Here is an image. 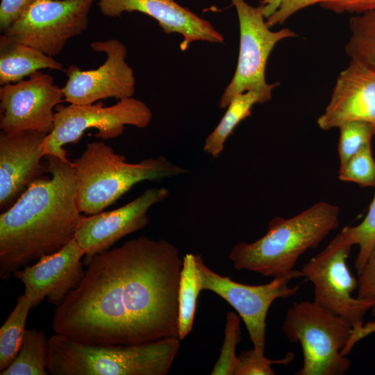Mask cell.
<instances>
[{"mask_svg":"<svg viewBox=\"0 0 375 375\" xmlns=\"http://www.w3.org/2000/svg\"><path fill=\"white\" fill-rule=\"evenodd\" d=\"M358 276L357 298L372 302L375 316V243Z\"/></svg>","mask_w":375,"mask_h":375,"instance_id":"31","label":"cell"},{"mask_svg":"<svg viewBox=\"0 0 375 375\" xmlns=\"http://www.w3.org/2000/svg\"><path fill=\"white\" fill-rule=\"evenodd\" d=\"M373 333H375V322L363 325L357 333L351 335L347 345L342 351V354L347 356L357 342Z\"/></svg>","mask_w":375,"mask_h":375,"instance_id":"34","label":"cell"},{"mask_svg":"<svg viewBox=\"0 0 375 375\" xmlns=\"http://www.w3.org/2000/svg\"><path fill=\"white\" fill-rule=\"evenodd\" d=\"M201 291L195 255L187 253L183 257L178 292L180 340H183L192 328L197 298Z\"/></svg>","mask_w":375,"mask_h":375,"instance_id":"22","label":"cell"},{"mask_svg":"<svg viewBox=\"0 0 375 375\" xmlns=\"http://www.w3.org/2000/svg\"><path fill=\"white\" fill-rule=\"evenodd\" d=\"M72 166L76 203L79 211L88 215L102 212L137 183L160 181L189 172L163 156L128 162L103 140L88 143Z\"/></svg>","mask_w":375,"mask_h":375,"instance_id":"5","label":"cell"},{"mask_svg":"<svg viewBox=\"0 0 375 375\" xmlns=\"http://www.w3.org/2000/svg\"><path fill=\"white\" fill-rule=\"evenodd\" d=\"M92 50L106 55L105 62L97 69L83 70L70 65L65 72L67 80L62 88L64 101L72 104H92L101 99L119 100L132 97L135 78L126 61V46L116 39L94 41Z\"/></svg>","mask_w":375,"mask_h":375,"instance_id":"12","label":"cell"},{"mask_svg":"<svg viewBox=\"0 0 375 375\" xmlns=\"http://www.w3.org/2000/svg\"><path fill=\"white\" fill-rule=\"evenodd\" d=\"M340 224V209L320 201L290 218L275 217L258 240L233 246L228 258L238 270L268 277L284 276L294 269L299 258L317 247Z\"/></svg>","mask_w":375,"mask_h":375,"instance_id":"3","label":"cell"},{"mask_svg":"<svg viewBox=\"0 0 375 375\" xmlns=\"http://www.w3.org/2000/svg\"><path fill=\"white\" fill-rule=\"evenodd\" d=\"M201 290H210L228 302L238 313L247 329L253 349L265 355L266 318L272 303L277 299L294 296L300 286H289L291 280L303 277L301 270L274 277L263 285H252L233 281L209 268L200 255H195Z\"/></svg>","mask_w":375,"mask_h":375,"instance_id":"10","label":"cell"},{"mask_svg":"<svg viewBox=\"0 0 375 375\" xmlns=\"http://www.w3.org/2000/svg\"><path fill=\"white\" fill-rule=\"evenodd\" d=\"M351 121L375 126V71L353 60L338 76L318 126L328 131Z\"/></svg>","mask_w":375,"mask_h":375,"instance_id":"17","label":"cell"},{"mask_svg":"<svg viewBox=\"0 0 375 375\" xmlns=\"http://www.w3.org/2000/svg\"><path fill=\"white\" fill-rule=\"evenodd\" d=\"M151 119L149 106L133 97L120 99L110 106H104L101 102L58 105L53 127L44 139L42 151L45 156H53L69 161L64 146L76 143L86 130L95 128L98 131L95 136L103 140L113 139L123 133L126 125L143 128Z\"/></svg>","mask_w":375,"mask_h":375,"instance_id":"7","label":"cell"},{"mask_svg":"<svg viewBox=\"0 0 375 375\" xmlns=\"http://www.w3.org/2000/svg\"><path fill=\"white\" fill-rule=\"evenodd\" d=\"M64 70L62 63L39 50L10 38L0 35V84L19 82L35 72Z\"/></svg>","mask_w":375,"mask_h":375,"instance_id":"19","label":"cell"},{"mask_svg":"<svg viewBox=\"0 0 375 375\" xmlns=\"http://www.w3.org/2000/svg\"><path fill=\"white\" fill-rule=\"evenodd\" d=\"M94 0H37L3 33L54 57L88 29Z\"/></svg>","mask_w":375,"mask_h":375,"instance_id":"11","label":"cell"},{"mask_svg":"<svg viewBox=\"0 0 375 375\" xmlns=\"http://www.w3.org/2000/svg\"><path fill=\"white\" fill-rule=\"evenodd\" d=\"M84 256L74 238L58 251L15 271L12 276L23 283L24 293L31 300L33 308L44 299L56 307L83 279Z\"/></svg>","mask_w":375,"mask_h":375,"instance_id":"16","label":"cell"},{"mask_svg":"<svg viewBox=\"0 0 375 375\" xmlns=\"http://www.w3.org/2000/svg\"><path fill=\"white\" fill-rule=\"evenodd\" d=\"M37 0H1L0 3V30L5 31Z\"/></svg>","mask_w":375,"mask_h":375,"instance_id":"33","label":"cell"},{"mask_svg":"<svg viewBox=\"0 0 375 375\" xmlns=\"http://www.w3.org/2000/svg\"><path fill=\"white\" fill-rule=\"evenodd\" d=\"M182 265L174 245L145 236L97 254L78 285L55 308L52 330L92 345L178 338Z\"/></svg>","mask_w":375,"mask_h":375,"instance_id":"1","label":"cell"},{"mask_svg":"<svg viewBox=\"0 0 375 375\" xmlns=\"http://www.w3.org/2000/svg\"><path fill=\"white\" fill-rule=\"evenodd\" d=\"M324 9L340 14L344 12L360 14L375 10V0H319Z\"/></svg>","mask_w":375,"mask_h":375,"instance_id":"32","label":"cell"},{"mask_svg":"<svg viewBox=\"0 0 375 375\" xmlns=\"http://www.w3.org/2000/svg\"><path fill=\"white\" fill-rule=\"evenodd\" d=\"M319 0H264L265 16L269 28L283 24L291 15L309 6L318 3Z\"/></svg>","mask_w":375,"mask_h":375,"instance_id":"30","label":"cell"},{"mask_svg":"<svg viewBox=\"0 0 375 375\" xmlns=\"http://www.w3.org/2000/svg\"><path fill=\"white\" fill-rule=\"evenodd\" d=\"M351 36L345 51L356 60L375 71V10L355 15L349 20Z\"/></svg>","mask_w":375,"mask_h":375,"instance_id":"24","label":"cell"},{"mask_svg":"<svg viewBox=\"0 0 375 375\" xmlns=\"http://www.w3.org/2000/svg\"><path fill=\"white\" fill-rule=\"evenodd\" d=\"M351 247L340 231L301 271L303 277L313 284V301L348 320L353 326L352 335L363 326V317L373 303L351 296L358 287V279L347 265Z\"/></svg>","mask_w":375,"mask_h":375,"instance_id":"9","label":"cell"},{"mask_svg":"<svg viewBox=\"0 0 375 375\" xmlns=\"http://www.w3.org/2000/svg\"><path fill=\"white\" fill-rule=\"evenodd\" d=\"M49 339L43 330L26 329L21 348L1 375H47Z\"/></svg>","mask_w":375,"mask_h":375,"instance_id":"21","label":"cell"},{"mask_svg":"<svg viewBox=\"0 0 375 375\" xmlns=\"http://www.w3.org/2000/svg\"><path fill=\"white\" fill-rule=\"evenodd\" d=\"M179 347L178 338L92 345L54 333L49 338L47 369L52 375H166Z\"/></svg>","mask_w":375,"mask_h":375,"instance_id":"4","label":"cell"},{"mask_svg":"<svg viewBox=\"0 0 375 375\" xmlns=\"http://www.w3.org/2000/svg\"><path fill=\"white\" fill-rule=\"evenodd\" d=\"M97 6L101 13L106 17H119L124 12L134 11L151 17L165 33H176L183 36L180 45L182 51L195 41L224 42L223 35L210 22L174 0H98Z\"/></svg>","mask_w":375,"mask_h":375,"instance_id":"18","label":"cell"},{"mask_svg":"<svg viewBox=\"0 0 375 375\" xmlns=\"http://www.w3.org/2000/svg\"><path fill=\"white\" fill-rule=\"evenodd\" d=\"M48 133L28 131L0 133V209L13 205L29 186L49 172L42 144Z\"/></svg>","mask_w":375,"mask_h":375,"instance_id":"15","label":"cell"},{"mask_svg":"<svg viewBox=\"0 0 375 375\" xmlns=\"http://www.w3.org/2000/svg\"><path fill=\"white\" fill-rule=\"evenodd\" d=\"M32 301L24 293L0 328V371L5 369L17 356L23 341L26 319Z\"/></svg>","mask_w":375,"mask_h":375,"instance_id":"23","label":"cell"},{"mask_svg":"<svg viewBox=\"0 0 375 375\" xmlns=\"http://www.w3.org/2000/svg\"><path fill=\"white\" fill-rule=\"evenodd\" d=\"M338 178L360 186H375V160L371 143L363 147L344 164L340 165Z\"/></svg>","mask_w":375,"mask_h":375,"instance_id":"25","label":"cell"},{"mask_svg":"<svg viewBox=\"0 0 375 375\" xmlns=\"http://www.w3.org/2000/svg\"><path fill=\"white\" fill-rule=\"evenodd\" d=\"M268 101L260 93L248 91L233 96L226 107V111L215 128L206 138L203 151L217 158L224 148L227 138L235 127L251 115L252 106L256 103Z\"/></svg>","mask_w":375,"mask_h":375,"instance_id":"20","label":"cell"},{"mask_svg":"<svg viewBox=\"0 0 375 375\" xmlns=\"http://www.w3.org/2000/svg\"><path fill=\"white\" fill-rule=\"evenodd\" d=\"M47 159L50 176L38 179L0 215V278L54 253L75 238L83 215L76 203L72 162Z\"/></svg>","mask_w":375,"mask_h":375,"instance_id":"2","label":"cell"},{"mask_svg":"<svg viewBox=\"0 0 375 375\" xmlns=\"http://www.w3.org/2000/svg\"><path fill=\"white\" fill-rule=\"evenodd\" d=\"M240 340V316L234 312H228L223 346L210 374L233 375L238 364V356L235 353V349Z\"/></svg>","mask_w":375,"mask_h":375,"instance_id":"27","label":"cell"},{"mask_svg":"<svg viewBox=\"0 0 375 375\" xmlns=\"http://www.w3.org/2000/svg\"><path fill=\"white\" fill-rule=\"evenodd\" d=\"M238 17L240 50L237 67L231 82L219 100V108H226L238 93L253 91L262 94L267 101L278 83H268L265 69L269 54L281 40L297 37V34L285 28L272 31L265 21L262 6L254 7L244 0H231Z\"/></svg>","mask_w":375,"mask_h":375,"instance_id":"8","label":"cell"},{"mask_svg":"<svg viewBox=\"0 0 375 375\" xmlns=\"http://www.w3.org/2000/svg\"><path fill=\"white\" fill-rule=\"evenodd\" d=\"M62 88L53 78L38 71L27 79L0 88V128L6 133L28 131L49 133L53 127V108L62 101Z\"/></svg>","mask_w":375,"mask_h":375,"instance_id":"13","label":"cell"},{"mask_svg":"<svg viewBox=\"0 0 375 375\" xmlns=\"http://www.w3.org/2000/svg\"><path fill=\"white\" fill-rule=\"evenodd\" d=\"M338 144L340 165L367 144L375 136V126L360 121L347 122L341 124Z\"/></svg>","mask_w":375,"mask_h":375,"instance_id":"28","label":"cell"},{"mask_svg":"<svg viewBox=\"0 0 375 375\" xmlns=\"http://www.w3.org/2000/svg\"><path fill=\"white\" fill-rule=\"evenodd\" d=\"M341 231L352 246L357 245L359 248L354 263L358 273L375 243V195L363 220L356 226H345Z\"/></svg>","mask_w":375,"mask_h":375,"instance_id":"26","label":"cell"},{"mask_svg":"<svg viewBox=\"0 0 375 375\" xmlns=\"http://www.w3.org/2000/svg\"><path fill=\"white\" fill-rule=\"evenodd\" d=\"M294 358L292 352H288L283 358L272 360L265 355L258 354L253 348L243 351L238 356V364L233 375H274L276 373L272 365H288Z\"/></svg>","mask_w":375,"mask_h":375,"instance_id":"29","label":"cell"},{"mask_svg":"<svg viewBox=\"0 0 375 375\" xmlns=\"http://www.w3.org/2000/svg\"><path fill=\"white\" fill-rule=\"evenodd\" d=\"M169 196L165 187L147 189L140 196L115 210L81 217L75 240L85 253L88 265L94 256L110 249L124 236L144 228L149 222L148 212Z\"/></svg>","mask_w":375,"mask_h":375,"instance_id":"14","label":"cell"},{"mask_svg":"<svg viewBox=\"0 0 375 375\" xmlns=\"http://www.w3.org/2000/svg\"><path fill=\"white\" fill-rule=\"evenodd\" d=\"M288 340L302 348L303 365L297 375H343L351 361L342 354L353 331L345 318L315 301L295 302L282 326Z\"/></svg>","mask_w":375,"mask_h":375,"instance_id":"6","label":"cell"}]
</instances>
